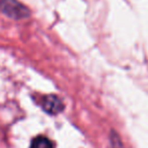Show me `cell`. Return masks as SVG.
I'll return each mask as SVG.
<instances>
[{"label":"cell","instance_id":"2","mask_svg":"<svg viewBox=\"0 0 148 148\" xmlns=\"http://www.w3.org/2000/svg\"><path fill=\"white\" fill-rule=\"evenodd\" d=\"M43 109L47 113L56 115L62 112V110L64 109V105L61 99H58L56 95H48L43 99Z\"/></svg>","mask_w":148,"mask_h":148},{"label":"cell","instance_id":"1","mask_svg":"<svg viewBox=\"0 0 148 148\" xmlns=\"http://www.w3.org/2000/svg\"><path fill=\"white\" fill-rule=\"evenodd\" d=\"M0 9L8 16L21 18L27 16L29 11L15 0H0Z\"/></svg>","mask_w":148,"mask_h":148},{"label":"cell","instance_id":"3","mask_svg":"<svg viewBox=\"0 0 148 148\" xmlns=\"http://www.w3.org/2000/svg\"><path fill=\"white\" fill-rule=\"evenodd\" d=\"M31 148H54L53 144L51 143L48 138L43 137V136H39V137L35 138L32 142Z\"/></svg>","mask_w":148,"mask_h":148}]
</instances>
